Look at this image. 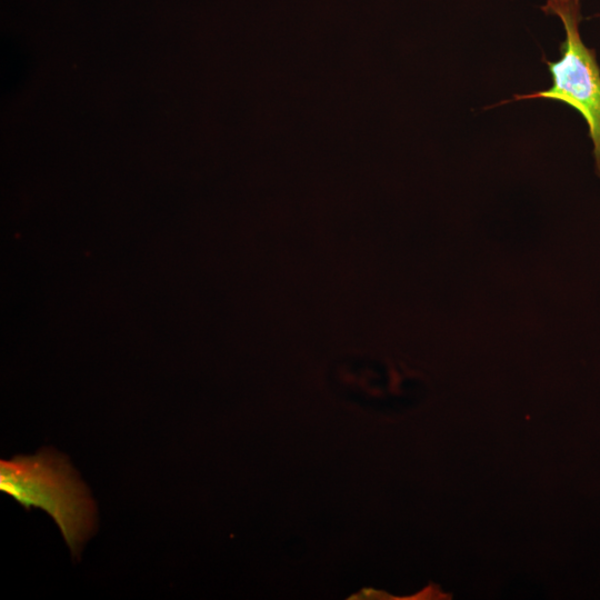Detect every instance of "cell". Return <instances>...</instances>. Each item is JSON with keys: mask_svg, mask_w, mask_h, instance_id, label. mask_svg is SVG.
Masks as SVG:
<instances>
[{"mask_svg": "<svg viewBox=\"0 0 600 600\" xmlns=\"http://www.w3.org/2000/svg\"><path fill=\"white\" fill-rule=\"evenodd\" d=\"M0 490L26 509L44 510L76 556L94 528L96 507L66 458L52 450L0 461Z\"/></svg>", "mask_w": 600, "mask_h": 600, "instance_id": "obj_1", "label": "cell"}, {"mask_svg": "<svg viewBox=\"0 0 600 600\" xmlns=\"http://www.w3.org/2000/svg\"><path fill=\"white\" fill-rule=\"evenodd\" d=\"M541 10L557 16L566 32L560 43V59H544L552 84L547 90L517 94L513 100L550 99L576 109L588 124L596 172L600 177V67L596 50L588 48L580 36V0H547Z\"/></svg>", "mask_w": 600, "mask_h": 600, "instance_id": "obj_2", "label": "cell"}, {"mask_svg": "<svg viewBox=\"0 0 600 600\" xmlns=\"http://www.w3.org/2000/svg\"><path fill=\"white\" fill-rule=\"evenodd\" d=\"M598 17H600V14H598Z\"/></svg>", "mask_w": 600, "mask_h": 600, "instance_id": "obj_3", "label": "cell"}]
</instances>
